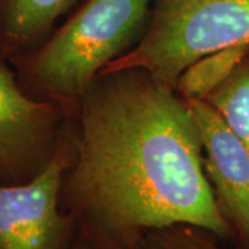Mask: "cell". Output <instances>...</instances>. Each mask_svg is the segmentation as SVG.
Masks as SVG:
<instances>
[{"mask_svg": "<svg viewBox=\"0 0 249 249\" xmlns=\"http://www.w3.org/2000/svg\"><path fill=\"white\" fill-rule=\"evenodd\" d=\"M241 46H249V0H152L137 45L100 73L139 67L175 89L193 62Z\"/></svg>", "mask_w": 249, "mask_h": 249, "instance_id": "obj_3", "label": "cell"}, {"mask_svg": "<svg viewBox=\"0 0 249 249\" xmlns=\"http://www.w3.org/2000/svg\"><path fill=\"white\" fill-rule=\"evenodd\" d=\"M60 208L97 249H139L150 231L191 224L232 242L204 172L188 101L144 68L100 73L68 118Z\"/></svg>", "mask_w": 249, "mask_h": 249, "instance_id": "obj_1", "label": "cell"}, {"mask_svg": "<svg viewBox=\"0 0 249 249\" xmlns=\"http://www.w3.org/2000/svg\"><path fill=\"white\" fill-rule=\"evenodd\" d=\"M248 50L249 46H241L201 57L183 71L175 89L186 100L204 98L237 67Z\"/></svg>", "mask_w": 249, "mask_h": 249, "instance_id": "obj_9", "label": "cell"}, {"mask_svg": "<svg viewBox=\"0 0 249 249\" xmlns=\"http://www.w3.org/2000/svg\"><path fill=\"white\" fill-rule=\"evenodd\" d=\"M71 249H97L90 241H88L85 237H82L79 232H78V237H76V240L73 242V245H72Z\"/></svg>", "mask_w": 249, "mask_h": 249, "instance_id": "obj_11", "label": "cell"}, {"mask_svg": "<svg viewBox=\"0 0 249 249\" xmlns=\"http://www.w3.org/2000/svg\"><path fill=\"white\" fill-rule=\"evenodd\" d=\"M204 100L217 111L249 151V50Z\"/></svg>", "mask_w": 249, "mask_h": 249, "instance_id": "obj_8", "label": "cell"}, {"mask_svg": "<svg viewBox=\"0 0 249 249\" xmlns=\"http://www.w3.org/2000/svg\"><path fill=\"white\" fill-rule=\"evenodd\" d=\"M68 124L50 166L25 184L0 183V249H71L78 226L60 208L62 172L71 158Z\"/></svg>", "mask_w": 249, "mask_h": 249, "instance_id": "obj_5", "label": "cell"}, {"mask_svg": "<svg viewBox=\"0 0 249 249\" xmlns=\"http://www.w3.org/2000/svg\"><path fill=\"white\" fill-rule=\"evenodd\" d=\"M152 0H85L43 42L10 60L22 91L73 114L109 62L144 34Z\"/></svg>", "mask_w": 249, "mask_h": 249, "instance_id": "obj_2", "label": "cell"}, {"mask_svg": "<svg viewBox=\"0 0 249 249\" xmlns=\"http://www.w3.org/2000/svg\"><path fill=\"white\" fill-rule=\"evenodd\" d=\"M68 116L19 88L9 61L0 60V183L25 184L53 162Z\"/></svg>", "mask_w": 249, "mask_h": 249, "instance_id": "obj_4", "label": "cell"}, {"mask_svg": "<svg viewBox=\"0 0 249 249\" xmlns=\"http://www.w3.org/2000/svg\"><path fill=\"white\" fill-rule=\"evenodd\" d=\"M212 232L191 224H172L150 231L139 249H223Z\"/></svg>", "mask_w": 249, "mask_h": 249, "instance_id": "obj_10", "label": "cell"}, {"mask_svg": "<svg viewBox=\"0 0 249 249\" xmlns=\"http://www.w3.org/2000/svg\"><path fill=\"white\" fill-rule=\"evenodd\" d=\"M199 127L204 172L235 249H249V151L204 98L187 100Z\"/></svg>", "mask_w": 249, "mask_h": 249, "instance_id": "obj_6", "label": "cell"}, {"mask_svg": "<svg viewBox=\"0 0 249 249\" xmlns=\"http://www.w3.org/2000/svg\"><path fill=\"white\" fill-rule=\"evenodd\" d=\"M80 0H0V60L34 49Z\"/></svg>", "mask_w": 249, "mask_h": 249, "instance_id": "obj_7", "label": "cell"}]
</instances>
